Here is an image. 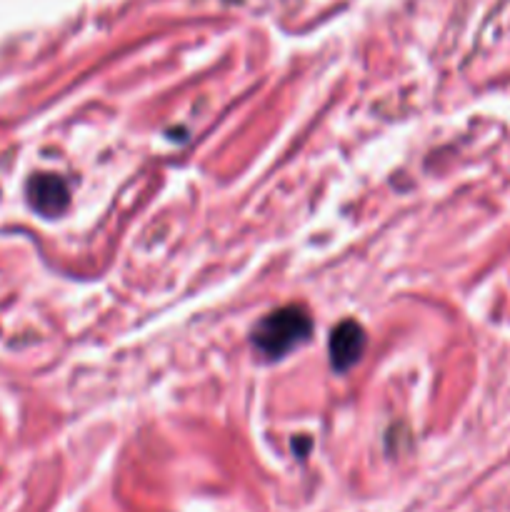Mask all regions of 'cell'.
<instances>
[{
	"label": "cell",
	"instance_id": "6da1fadb",
	"mask_svg": "<svg viewBox=\"0 0 510 512\" xmlns=\"http://www.w3.org/2000/svg\"><path fill=\"white\" fill-rule=\"evenodd\" d=\"M313 333V320L303 305H285L265 315L253 328V345L263 358L280 360Z\"/></svg>",
	"mask_w": 510,
	"mask_h": 512
},
{
	"label": "cell",
	"instance_id": "7a4b0ae2",
	"mask_svg": "<svg viewBox=\"0 0 510 512\" xmlns=\"http://www.w3.org/2000/svg\"><path fill=\"white\" fill-rule=\"evenodd\" d=\"M365 330L363 325L355 323V320H343L333 328L328 340V353H330V363H333V370L338 373H348L365 353Z\"/></svg>",
	"mask_w": 510,
	"mask_h": 512
},
{
	"label": "cell",
	"instance_id": "3957f363",
	"mask_svg": "<svg viewBox=\"0 0 510 512\" xmlns=\"http://www.w3.org/2000/svg\"><path fill=\"white\" fill-rule=\"evenodd\" d=\"M28 200L33 210L45 218H55L63 213L70 203V190L60 175L38 173L28 180Z\"/></svg>",
	"mask_w": 510,
	"mask_h": 512
}]
</instances>
